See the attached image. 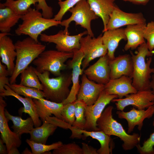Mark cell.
I'll return each instance as SVG.
<instances>
[{"mask_svg":"<svg viewBox=\"0 0 154 154\" xmlns=\"http://www.w3.org/2000/svg\"><path fill=\"white\" fill-rule=\"evenodd\" d=\"M130 53L133 64V86L137 91L150 89L151 74L154 73L150 65L154 51L149 50L145 42L137 47L136 54L131 51Z\"/></svg>","mask_w":154,"mask_h":154,"instance_id":"6da1fadb","label":"cell"},{"mask_svg":"<svg viewBox=\"0 0 154 154\" xmlns=\"http://www.w3.org/2000/svg\"><path fill=\"white\" fill-rule=\"evenodd\" d=\"M113 106H110L103 111L97 120V127L108 135L119 137L123 142L122 147L124 150H131L139 143L141 136L137 133L129 135L127 133L121 124L113 118Z\"/></svg>","mask_w":154,"mask_h":154,"instance_id":"7a4b0ae2","label":"cell"},{"mask_svg":"<svg viewBox=\"0 0 154 154\" xmlns=\"http://www.w3.org/2000/svg\"><path fill=\"white\" fill-rule=\"evenodd\" d=\"M17 53L13 72L9 78L10 84L15 83L22 71L45 50L46 46L30 37L17 40L15 44Z\"/></svg>","mask_w":154,"mask_h":154,"instance_id":"3957f363","label":"cell"},{"mask_svg":"<svg viewBox=\"0 0 154 154\" xmlns=\"http://www.w3.org/2000/svg\"><path fill=\"white\" fill-rule=\"evenodd\" d=\"M36 72L42 85L46 99L60 103L67 98L70 91L69 87L72 83L71 74H62L56 77L50 78L48 71L40 73L36 69Z\"/></svg>","mask_w":154,"mask_h":154,"instance_id":"277c9868","label":"cell"},{"mask_svg":"<svg viewBox=\"0 0 154 154\" xmlns=\"http://www.w3.org/2000/svg\"><path fill=\"white\" fill-rule=\"evenodd\" d=\"M21 19L23 22L15 30V34L19 36L28 35L37 42H39L38 37L43 31L60 25L61 21L53 19L45 18L39 10L31 7L25 14L22 15Z\"/></svg>","mask_w":154,"mask_h":154,"instance_id":"5b68a950","label":"cell"},{"mask_svg":"<svg viewBox=\"0 0 154 154\" xmlns=\"http://www.w3.org/2000/svg\"><path fill=\"white\" fill-rule=\"evenodd\" d=\"M73 55V52H62L57 50H44L32 63L38 72L47 71L57 76L60 75L61 71L67 67L65 62L68 59L72 58Z\"/></svg>","mask_w":154,"mask_h":154,"instance_id":"8992f818","label":"cell"},{"mask_svg":"<svg viewBox=\"0 0 154 154\" xmlns=\"http://www.w3.org/2000/svg\"><path fill=\"white\" fill-rule=\"evenodd\" d=\"M72 13L68 19L61 21L60 25L64 26V33L69 35L68 28L72 21L75 22L76 25H80L81 27L86 29L88 34L92 37L94 34L91 29V23L92 20L98 18L92 10L87 0H81L74 6L68 11Z\"/></svg>","mask_w":154,"mask_h":154,"instance_id":"52a82bcc","label":"cell"},{"mask_svg":"<svg viewBox=\"0 0 154 154\" xmlns=\"http://www.w3.org/2000/svg\"><path fill=\"white\" fill-rule=\"evenodd\" d=\"M102 36L101 34L95 38L88 35L81 38L80 49L84 55L82 64L83 71L89 65L90 62L92 60L107 54L108 50L103 43Z\"/></svg>","mask_w":154,"mask_h":154,"instance_id":"ba28073f","label":"cell"},{"mask_svg":"<svg viewBox=\"0 0 154 154\" xmlns=\"http://www.w3.org/2000/svg\"><path fill=\"white\" fill-rule=\"evenodd\" d=\"M87 34V31H85L77 35L71 36L64 33L63 31L60 30L54 35L42 33L40 40L42 42L54 43L56 48L59 51L73 52L74 50L80 49V40L84 35Z\"/></svg>","mask_w":154,"mask_h":154,"instance_id":"9c48e42d","label":"cell"},{"mask_svg":"<svg viewBox=\"0 0 154 154\" xmlns=\"http://www.w3.org/2000/svg\"><path fill=\"white\" fill-rule=\"evenodd\" d=\"M115 98H118L117 96L109 94L104 90L93 104L87 106L85 111L86 122L83 129L88 131H100L97 126V120L106 106Z\"/></svg>","mask_w":154,"mask_h":154,"instance_id":"30bf717a","label":"cell"},{"mask_svg":"<svg viewBox=\"0 0 154 154\" xmlns=\"http://www.w3.org/2000/svg\"><path fill=\"white\" fill-rule=\"evenodd\" d=\"M111 102L115 103L118 110L123 111L129 105L138 110H144L154 104V95L151 89L138 91L127 95L124 98H114Z\"/></svg>","mask_w":154,"mask_h":154,"instance_id":"8fae6325","label":"cell"},{"mask_svg":"<svg viewBox=\"0 0 154 154\" xmlns=\"http://www.w3.org/2000/svg\"><path fill=\"white\" fill-rule=\"evenodd\" d=\"M73 52L74 55L72 59L69 60L66 64L67 66L72 70L71 73L72 86L69 96L62 102L64 105L74 102L76 100L77 95L80 86V76L83 74V71L81 67L84 55L80 49L74 50Z\"/></svg>","mask_w":154,"mask_h":154,"instance_id":"7c38bea8","label":"cell"},{"mask_svg":"<svg viewBox=\"0 0 154 154\" xmlns=\"http://www.w3.org/2000/svg\"><path fill=\"white\" fill-rule=\"evenodd\" d=\"M141 23H146V20L142 13H126L116 5L110 15L105 31L125 25Z\"/></svg>","mask_w":154,"mask_h":154,"instance_id":"4fadbf2b","label":"cell"},{"mask_svg":"<svg viewBox=\"0 0 154 154\" xmlns=\"http://www.w3.org/2000/svg\"><path fill=\"white\" fill-rule=\"evenodd\" d=\"M116 113L119 118L127 121L128 127L127 133L129 134L133 131L137 125L138 130H141L144 120L146 118H150L154 114V104L146 110H138L133 107L129 112L118 110Z\"/></svg>","mask_w":154,"mask_h":154,"instance_id":"5bb4252c","label":"cell"},{"mask_svg":"<svg viewBox=\"0 0 154 154\" xmlns=\"http://www.w3.org/2000/svg\"><path fill=\"white\" fill-rule=\"evenodd\" d=\"M104 88L105 85L96 83L89 80L83 73L76 100L83 102L87 106L92 105L98 99Z\"/></svg>","mask_w":154,"mask_h":154,"instance_id":"9a60e30c","label":"cell"},{"mask_svg":"<svg viewBox=\"0 0 154 154\" xmlns=\"http://www.w3.org/2000/svg\"><path fill=\"white\" fill-rule=\"evenodd\" d=\"M107 54L100 57L94 64L83 71L87 78L97 83L105 85L110 80V69Z\"/></svg>","mask_w":154,"mask_h":154,"instance_id":"2e32d148","label":"cell"},{"mask_svg":"<svg viewBox=\"0 0 154 154\" xmlns=\"http://www.w3.org/2000/svg\"><path fill=\"white\" fill-rule=\"evenodd\" d=\"M3 98L0 96V132L1 138L6 145L8 153L12 148L19 147L22 141L20 137L9 127L4 112L7 104Z\"/></svg>","mask_w":154,"mask_h":154,"instance_id":"e0dca14e","label":"cell"},{"mask_svg":"<svg viewBox=\"0 0 154 154\" xmlns=\"http://www.w3.org/2000/svg\"><path fill=\"white\" fill-rule=\"evenodd\" d=\"M72 135L75 138L81 139L90 136L98 140L100 144V147L97 152L98 154H112L114 147V143L110 136L105 134L101 131H88L72 127Z\"/></svg>","mask_w":154,"mask_h":154,"instance_id":"ac0fdd59","label":"cell"},{"mask_svg":"<svg viewBox=\"0 0 154 154\" xmlns=\"http://www.w3.org/2000/svg\"><path fill=\"white\" fill-rule=\"evenodd\" d=\"M108 64L110 79L117 78L123 75L132 78L133 64L131 55L127 54L119 55L113 60H109Z\"/></svg>","mask_w":154,"mask_h":154,"instance_id":"d6986e66","label":"cell"},{"mask_svg":"<svg viewBox=\"0 0 154 154\" xmlns=\"http://www.w3.org/2000/svg\"><path fill=\"white\" fill-rule=\"evenodd\" d=\"M104 90L109 94L117 95L118 98H123L124 96L137 91L132 85V78L125 75L110 79L105 85Z\"/></svg>","mask_w":154,"mask_h":154,"instance_id":"ffe728a7","label":"cell"},{"mask_svg":"<svg viewBox=\"0 0 154 154\" xmlns=\"http://www.w3.org/2000/svg\"><path fill=\"white\" fill-rule=\"evenodd\" d=\"M33 100L37 114L42 123L45 122L52 114L57 118L63 120L61 114L64 105L62 102L56 103L44 98L39 99H33Z\"/></svg>","mask_w":154,"mask_h":154,"instance_id":"44dd1931","label":"cell"},{"mask_svg":"<svg viewBox=\"0 0 154 154\" xmlns=\"http://www.w3.org/2000/svg\"><path fill=\"white\" fill-rule=\"evenodd\" d=\"M17 53L15 44L7 35L0 38V56L1 62L5 65L9 76L12 75L15 67Z\"/></svg>","mask_w":154,"mask_h":154,"instance_id":"7402d4cb","label":"cell"},{"mask_svg":"<svg viewBox=\"0 0 154 154\" xmlns=\"http://www.w3.org/2000/svg\"><path fill=\"white\" fill-rule=\"evenodd\" d=\"M5 90L3 93H0V96L3 97L6 96H12L17 98L23 104V107L21 108L20 112L24 113L29 115L32 119L35 127L41 125V121L37 114L35 103L33 98H23L13 91L7 85L5 86Z\"/></svg>","mask_w":154,"mask_h":154,"instance_id":"603a6c76","label":"cell"},{"mask_svg":"<svg viewBox=\"0 0 154 154\" xmlns=\"http://www.w3.org/2000/svg\"><path fill=\"white\" fill-rule=\"evenodd\" d=\"M146 25V23H141L127 26L124 29L127 41L124 47L125 50H134L146 42L143 34Z\"/></svg>","mask_w":154,"mask_h":154,"instance_id":"cb8c5ba5","label":"cell"},{"mask_svg":"<svg viewBox=\"0 0 154 154\" xmlns=\"http://www.w3.org/2000/svg\"><path fill=\"white\" fill-rule=\"evenodd\" d=\"M102 38L103 43L108 51L107 55L110 60L115 58L114 53L121 40H127L124 29L119 28L107 30L104 32Z\"/></svg>","mask_w":154,"mask_h":154,"instance_id":"d4e9b609","label":"cell"},{"mask_svg":"<svg viewBox=\"0 0 154 154\" xmlns=\"http://www.w3.org/2000/svg\"><path fill=\"white\" fill-rule=\"evenodd\" d=\"M90 6L96 15L100 17L104 25V33L109 21L110 16L116 5L115 0H87Z\"/></svg>","mask_w":154,"mask_h":154,"instance_id":"484cf974","label":"cell"},{"mask_svg":"<svg viewBox=\"0 0 154 154\" xmlns=\"http://www.w3.org/2000/svg\"><path fill=\"white\" fill-rule=\"evenodd\" d=\"M5 115L7 120H11L13 123L11 128L13 132L20 137L24 133H29L33 129L34 124L31 117L25 119L21 117L11 115L6 109H5Z\"/></svg>","mask_w":154,"mask_h":154,"instance_id":"4316f807","label":"cell"},{"mask_svg":"<svg viewBox=\"0 0 154 154\" xmlns=\"http://www.w3.org/2000/svg\"><path fill=\"white\" fill-rule=\"evenodd\" d=\"M22 15L10 8L5 7L0 9V31L9 33L12 27L18 23Z\"/></svg>","mask_w":154,"mask_h":154,"instance_id":"83f0119b","label":"cell"},{"mask_svg":"<svg viewBox=\"0 0 154 154\" xmlns=\"http://www.w3.org/2000/svg\"><path fill=\"white\" fill-rule=\"evenodd\" d=\"M57 128L55 125L47 122L42 125L33 128L30 131V140L35 142L46 144L48 137L52 135Z\"/></svg>","mask_w":154,"mask_h":154,"instance_id":"f1b7e54d","label":"cell"},{"mask_svg":"<svg viewBox=\"0 0 154 154\" xmlns=\"http://www.w3.org/2000/svg\"><path fill=\"white\" fill-rule=\"evenodd\" d=\"M19 84L43 90L42 85L36 72L35 68L28 66L20 74Z\"/></svg>","mask_w":154,"mask_h":154,"instance_id":"f546056e","label":"cell"},{"mask_svg":"<svg viewBox=\"0 0 154 154\" xmlns=\"http://www.w3.org/2000/svg\"><path fill=\"white\" fill-rule=\"evenodd\" d=\"M8 86L17 94L25 97L37 99L44 98L43 91L38 89L15 83L10 84Z\"/></svg>","mask_w":154,"mask_h":154,"instance_id":"4dcf8cb0","label":"cell"},{"mask_svg":"<svg viewBox=\"0 0 154 154\" xmlns=\"http://www.w3.org/2000/svg\"><path fill=\"white\" fill-rule=\"evenodd\" d=\"M37 0H7L0 3V8L8 7L17 13L22 15L25 14L31 6L36 3Z\"/></svg>","mask_w":154,"mask_h":154,"instance_id":"1f68e13d","label":"cell"},{"mask_svg":"<svg viewBox=\"0 0 154 154\" xmlns=\"http://www.w3.org/2000/svg\"><path fill=\"white\" fill-rule=\"evenodd\" d=\"M75 106V120L72 126L80 129H83L86 122V109L87 105L83 102L76 100Z\"/></svg>","mask_w":154,"mask_h":154,"instance_id":"d6a6232c","label":"cell"},{"mask_svg":"<svg viewBox=\"0 0 154 154\" xmlns=\"http://www.w3.org/2000/svg\"><path fill=\"white\" fill-rule=\"evenodd\" d=\"M26 142L31 149L32 154H46L50 151L56 149L62 144L61 141L54 143L49 145L35 142L27 139Z\"/></svg>","mask_w":154,"mask_h":154,"instance_id":"836d02e7","label":"cell"},{"mask_svg":"<svg viewBox=\"0 0 154 154\" xmlns=\"http://www.w3.org/2000/svg\"><path fill=\"white\" fill-rule=\"evenodd\" d=\"M53 154H83L82 148L75 143L62 144L52 151Z\"/></svg>","mask_w":154,"mask_h":154,"instance_id":"e575fe53","label":"cell"},{"mask_svg":"<svg viewBox=\"0 0 154 154\" xmlns=\"http://www.w3.org/2000/svg\"><path fill=\"white\" fill-rule=\"evenodd\" d=\"M75 101L64 105L61 111L63 120L72 126L75 120Z\"/></svg>","mask_w":154,"mask_h":154,"instance_id":"d590c367","label":"cell"},{"mask_svg":"<svg viewBox=\"0 0 154 154\" xmlns=\"http://www.w3.org/2000/svg\"><path fill=\"white\" fill-rule=\"evenodd\" d=\"M81 0H65L63 1H59L58 4L60 9L53 19L55 20L61 21L64 15L68 10L74 6Z\"/></svg>","mask_w":154,"mask_h":154,"instance_id":"8d00e7d4","label":"cell"},{"mask_svg":"<svg viewBox=\"0 0 154 154\" xmlns=\"http://www.w3.org/2000/svg\"><path fill=\"white\" fill-rule=\"evenodd\" d=\"M154 126V117L152 123ZM154 131L149 137L145 141L141 146L139 143L136 146L139 152L141 154H153L154 152Z\"/></svg>","mask_w":154,"mask_h":154,"instance_id":"74e56055","label":"cell"},{"mask_svg":"<svg viewBox=\"0 0 154 154\" xmlns=\"http://www.w3.org/2000/svg\"><path fill=\"white\" fill-rule=\"evenodd\" d=\"M143 36L147 40V44L149 50L152 51L154 49V21L147 24Z\"/></svg>","mask_w":154,"mask_h":154,"instance_id":"f35d334b","label":"cell"},{"mask_svg":"<svg viewBox=\"0 0 154 154\" xmlns=\"http://www.w3.org/2000/svg\"><path fill=\"white\" fill-rule=\"evenodd\" d=\"M38 4L36 5V9L42 11L43 17L46 19H51L53 16L52 8L48 6L45 0H37Z\"/></svg>","mask_w":154,"mask_h":154,"instance_id":"ab89813d","label":"cell"},{"mask_svg":"<svg viewBox=\"0 0 154 154\" xmlns=\"http://www.w3.org/2000/svg\"><path fill=\"white\" fill-rule=\"evenodd\" d=\"M82 149L83 154H98L97 149L84 143H82Z\"/></svg>","mask_w":154,"mask_h":154,"instance_id":"60d3db41","label":"cell"},{"mask_svg":"<svg viewBox=\"0 0 154 154\" xmlns=\"http://www.w3.org/2000/svg\"><path fill=\"white\" fill-rule=\"evenodd\" d=\"M10 84L9 78L7 76H0V93L3 92L6 85L9 86Z\"/></svg>","mask_w":154,"mask_h":154,"instance_id":"b9f144b4","label":"cell"},{"mask_svg":"<svg viewBox=\"0 0 154 154\" xmlns=\"http://www.w3.org/2000/svg\"><path fill=\"white\" fill-rule=\"evenodd\" d=\"M0 61V76H9L6 66L3 64Z\"/></svg>","mask_w":154,"mask_h":154,"instance_id":"7bdbcfd3","label":"cell"},{"mask_svg":"<svg viewBox=\"0 0 154 154\" xmlns=\"http://www.w3.org/2000/svg\"><path fill=\"white\" fill-rule=\"evenodd\" d=\"M5 143L1 139H0V154H8L6 146H5Z\"/></svg>","mask_w":154,"mask_h":154,"instance_id":"ee69618b","label":"cell"},{"mask_svg":"<svg viewBox=\"0 0 154 154\" xmlns=\"http://www.w3.org/2000/svg\"><path fill=\"white\" fill-rule=\"evenodd\" d=\"M150 0H130L129 1L134 4L138 5H146Z\"/></svg>","mask_w":154,"mask_h":154,"instance_id":"f6af8a7d","label":"cell"},{"mask_svg":"<svg viewBox=\"0 0 154 154\" xmlns=\"http://www.w3.org/2000/svg\"><path fill=\"white\" fill-rule=\"evenodd\" d=\"M150 87L154 95V73L152 75L150 82Z\"/></svg>","mask_w":154,"mask_h":154,"instance_id":"bcb514c9","label":"cell"},{"mask_svg":"<svg viewBox=\"0 0 154 154\" xmlns=\"http://www.w3.org/2000/svg\"><path fill=\"white\" fill-rule=\"evenodd\" d=\"M8 154H20L19 152L18 149L17 147H13L12 148L8 153Z\"/></svg>","mask_w":154,"mask_h":154,"instance_id":"7dc6e473","label":"cell"},{"mask_svg":"<svg viewBox=\"0 0 154 154\" xmlns=\"http://www.w3.org/2000/svg\"><path fill=\"white\" fill-rule=\"evenodd\" d=\"M23 154H32V152H31L27 148H26L22 153Z\"/></svg>","mask_w":154,"mask_h":154,"instance_id":"c3c4849f","label":"cell"},{"mask_svg":"<svg viewBox=\"0 0 154 154\" xmlns=\"http://www.w3.org/2000/svg\"><path fill=\"white\" fill-rule=\"evenodd\" d=\"M11 34L9 33H0V38H2L3 37H4L6 35H10Z\"/></svg>","mask_w":154,"mask_h":154,"instance_id":"681fc988","label":"cell"},{"mask_svg":"<svg viewBox=\"0 0 154 154\" xmlns=\"http://www.w3.org/2000/svg\"><path fill=\"white\" fill-rule=\"evenodd\" d=\"M123 0L124 1H129L130 0Z\"/></svg>","mask_w":154,"mask_h":154,"instance_id":"f907efd6","label":"cell"},{"mask_svg":"<svg viewBox=\"0 0 154 154\" xmlns=\"http://www.w3.org/2000/svg\"><path fill=\"white\" fill-rule=\"evenodd\" d=\"M6 0V1H7V0Z\"/></svg>","mask_w":154,"mask_h":154,"instance_id":"816d5d0a","label":"cell"},{"mask_svg":"<svg viewBox=\"0 0 154 154\" xmlns=\"http://www.w3.org/2000/svg\"><path fill=\"white\" fill-rule=\"evenodd\" d=\"M153 154H154V152Z\"/></svg>","mask_w":154,"mask_h":154,"instance_id":"f5cc1de1","label":"cell"}]
</instances>
